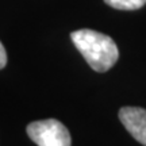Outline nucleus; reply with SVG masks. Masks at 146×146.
Wrapping results in <instances>:
<instances>
[{
    "mask_svg": "<svg viewBox=\"0 0 146 146\" xmlns=\"http://www.w3.org/2000/svg\"><path fill=\"white\" fill-rule=\"evenodd\" d=\"M70 39L91 68L96 72H107L119 57L118 46L111 36L103 33L83 29L70 34Z\"/></svg>",
    "mask_w": 146,
    "mask_h": 146,
    "instance_id": "obj_1",
    "label": "nucleus"
},
{
    "mask_svg": "<svg viewBox=\"0 0 146 146\" xmlns=\"http://www.w3.org/2000/svg\"><path fill=\"white\" fill-rule=\"evenodd\" d=\"M27 135L38 146H70L72 138L68 129L57 119L31 122L27 126Z\"/></svg>",
    "mask_w": 146,
    "mask_h": 146,
    "instance_id": "obj_2",
    "label": "nucleus"
},
{
    "mask_svg": "<svg viewBox=\"0 0 146 146\" xmlns=\"http://www.w3.org/2000/svg\"><path fill=\"white\" fill-rule=\"evenodd\" d=\"M119 119L130 135L146 146V110L141 107H122Z\"/></svg>",
    "mask_w": 146,
    "mask_h": 146,
    "instance_id": "obj_3",
    "label": "nucleus"
},
{
    "mask_svg": "<svg viewBox=\"0 0 146 146\" xmlns=\"http://www.w3.org/2000/svg\"><path fill=\"white\" fill-rule=\"evenodd\" d=\"M104 3L116 10L131 11L143 7L146 4V0H104Z\"/></svg>",
    "mask_w": 146,
    "mask_h": 146,
    "instance_id": "obj_4",
    "label": "nucleus"
},
{
    "mask_svg": "<svg viewBox=\"0 0 146 146\" xmlns=\"http://www.w3.org/2000/svg\"><path fill=\"white\" fill-rule=\"evenodd\" d=\"M7 64V53H5V49L3 46V43L0 42V69H3Z\"/></svg>",
    "mask_w": 146,
    "mask_h": 146,
    "instance_id": "obj_5",
    "label": "nucleus"
}]
</instances>
